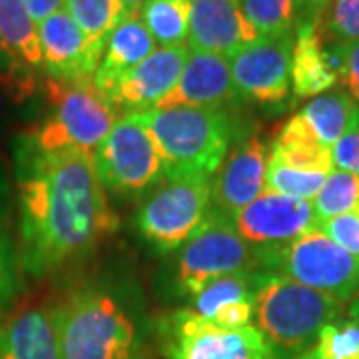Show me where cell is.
<instances>
[{
  "label": "cell",
  "mask_w": 359,
  "mask_h": 359,
  "mask_svg": "<svg viewBox=\"0 0 359 359\" xmlns=\"http://www.w3.org/2000/svg\"><path fill=\"white\" fill-rule=\"evenodd\" d=\"M62 359H144L134 320L106 292L82 290L54 302Z\"/></svg>",
  "instance_id": "277c9868"
},
{
  "label": "cell",
  "mask_w": 359,
  "mask_h": 359,
  "mask_svg": "<svg viewBox=\"0 0 359 359\" xmlns=\"http://www.w3.org/2000/svg\"><path fill=\"white\" fill-rule=\"evenodd\" d=\"M257 268L256 248L238 233L230 218L210 212L202 226L182 245L176 259V283L182 294L194 297L205 283L222 276Z\"/></svg>",
  "instance_id": "9c48e42d"
},
{
  "label": "cell",
  "mask_w": 359,
  "mask_h": 359,
  "mask_svg": "<svg viewBox=\"0 0 359 359\" xmlns=\"http://www.w3.org/2000/svg\"><path fill=\"white\" fill-rule=\"evenodd\" d=\"M320 22L330 42H355L359 40V0H330Z\"/></svg>",
  "instance_id": "4dcf8cb0"
},
{
  "label": "cell",
  "mask_w": 359,
  "mask_h": 359,
  "mask_svg": "<svg viewBox=\"0 0 359 359\" xmlns=\"http://www.w3.org/2000/svg\"><path fill=\"white\" fill-rule=\"evenodd\" d=\"M66 0H25V6L30 18L39 25L42 20H46L48 16L65 8Z\"/></svg>",
  "instance_id": "8d00e7d4"
},
{
  "label": "cell",
  "mask_w": 359,
  "mask_h": 359,
  "mask_svg": "<svg viewBox=\"0 0 359 359\" xmlns=\"http://www.w3.org/2000/svg\"><path fill=\"white\" fill-rule=\"evenodd\" d=\"M190 13V0H146L140 18L160 46H176L188 40Z\"/></svg>",
  "instance_id": "d4e9b609"
},
{
  "label": "cell",
  "mask_w": 359,
  "mask_h": 359,
  "mask_svg": "<svg viewBox=\"0 0 359 359\" xmlns=\"http://www.w3.org/2000/svg\"><path fill=\"white\" fill-rule=\"evenodd\" d=\"M311 204L320 224L355 212L359 208V178L344 170H332Z\"/></svg>",
  "instance_id": "83f0119b"
},
{
  "label": "cell",
  "mask_w": 359,
  "mask_h": 359,
  "mask_svg": "<svg viewBox=\"0 0 359 359\" xmlns=\"http://www.w3.org/2000/svg\"><path fill=\"white\" fill-rule=\"evenodd\" d=\"M18 192V264L42 278L86 257L112 236L120 219L108 202L92 154L40 152L14 142Z\"/></svg>",
  "instance_id": "6da1fadb"
},
{
  "label": "cell",
  "mask_w": 359,
  "mask_h": 359,
  "mask_svg": "<svg viewBox=\"0 0 359 359\" xmlns=\"http://www.w3.org/2000/svg\"><path fill=\"white\" fill-rule=\"evenodd\" d=\"M18 256L16 248L4 236L0 233V318L8 311V308L14 304L16 294H18Z\"/></svg>",
  "instance_id": "d6a6232c"
},
{
  "label": "cell",
  "mask_w": 359,
  "mask_h": 359,
  "mask_svg": "<svg viewBox=\"0 0 359 359\" xmlns=\"http://www.w3.org/2000/svg\"><path fill=\"white\" fill-rule=\"evenodd\" d=\"M190 52L231 56L233 52L259 40L256 28L248 22L240 0H190Z\"/></svg>",
  "instance_id": "e0dca14e"
},
{
  "label": "cell",
  "mask_w": 359,
  "mask_h": 359,
  "mask_svg": "<svg viewBox=\"0 0 359 359\" xmlns=\"http://www.w3.org/2000/svg\"><path fill=\"white\" fill-rule=\"evenodd\" d=\"M36 74L39 72L20 65L0 39V82L8 90V96L14 106L26 102L28 98H32L36 94V90H39Z\"/></svg>",
  "instance_id": "1f68e13d"
},
{
  "label": "cell",
  "mask_w": 359,
  "mask_h": 359,
  "mask_svg": "<svg viewBox=\"0 0 359 359\" xmlns=\"http://www.w3.org/2000/svg\"><path fill=\"white\" fill-rule=\"evenodd\" d=\"M240 6L259 39H283L295 34L299 22L295 0H240Z\"/></svg>",
  "instance_id": "484cf974"
},
{
  "label": "cell",
  "mask_w": 359,
  "mask_h": 359,
  "mask_svg": "<svg viewBox=\"0 0 359 359\" xmlns=\"http://www.w3.org/2000/svg\"><path fill=\"white\" fill-rule=\"evenodd\" d=\"M0 359H62L54 302L28 299L0 318Z\"/></svg>",
  "instance_id": "2e32d148"
},
{
  "label": "cell",
  "mask_w": 359,
  "mask_h": 359,
  "mask_svg": "<svg viewBox=\"0 0 359 359\" xmlns=\"http://www.w3.org/2000/svg\"><path fill=\"white\" fill-rule=\"evenodd\" d=\"M259 269L222 276L192 297V311L219 327H248L254 320V299Z\"/></svg>",
  "instance_id": "ffe728a7"
},
{
  "label": "cell",
  "mask_w": 359,
  "mask_h": 359,
  "mask_svg": "<svg viewBox=\"0 0 359 359\" xmlns=\"http://www.w3.org/2000/svg\"><path fill=\"white\" fill-rule=\"evenodd\" d=\"M294 359H320L318 358V353H316V349L311 347V349H308V351H304V353H299L297 358Z\"/></svg>",
  "instance_id": "b9f144b4"
},
{
  "label": "cell",
  "mask_w": 359,
  "mask_h": 359,
  "mask_svg": "<svg viewBox=\"0 0 359 359\" xmlns=\"http://www.w3.org/2000/svg\"><path fill=\"white\" fill-rule=\"evenodd\" d=\"M351 311L359 313V290H358V294H355V302H353V306H351Z\"/></svg>",
  "instance_id": "7bdbcfd3"
},
{
  "label": "cell",
  "mask_w": 359,
  "mask_h": 359,
  "mask_svg": "<svg viewBox=\"0 0 359 359\" xmlns=\"http://www.w3.org/2000/svg\"><path fill=\"white\" fill-rule=\"evenodd\" d=\"M65 8L80 30L96 42H106L110 32L128 16L120 0H66Z\"/></svg>",
  "instance_id": "4316f807"
},
{
  "label": "cell",
  "mask_w": 359,
  "mask_h": 359,
  "mask_svg": "<svg viewBox=\"0 0 359 359\" xmlns=\"http://www.w3.org/2000/svg\"><path fill=\"white\" fill-rule=\"evenodd\" d=\"M259 268L349 302L359 290V257L346 252L323 231L311 230L290 244L256 250Z\"/></svg>",
  "instance_id": "8992f818"
},
{
  "label": "cell",
  "mask_w": 359,
  "mask_h": 359,
  "mask_svg": "<svg viewBox=\"0 0 359 359\" xmlns=\"http://www.w3.org/2000/svg\"><path fill=\"white\" fill-rule=\"evenodd\" d=\"M240 102L226 56L190 52L176 86L156 108H219L230 110Z\"/></svg>",
  "instance_id": "9a60e30c"
},
{
  "label": "cell",
  "mask_w": 359,
  "mask_h": 359,
  "mask_svg": "<svg viewBox=\"0 0 359 359\" xmlns=\"http://www.w3.org/2000/svg\"><path fill=\"white\" fill-rule=\"evenodd\" d=\"M92 158L104 188L118 196H140L166 180L164 160L138 112L120 118Z\"/></svg>",
  "instance_id": "ba28073f"
},
{
  "label": "cell",
  "mask_w": 359,
  "mask_h": 359,
  "mask_svg": "<svg viewBox=\"0 0 359 359\" xmlns=\"http://www.w3.org/2000/svg\"><path fill=\"white\" fill-rule=\"evenodd\" d=\"M294 36L259 39L228 56L231 80L240 100L280 106L292 90Z\"/></svg>",
  "instance_id": "8fae6325"
},
{
  "label": "cell",
  "mask_w": 359,
  "mask_h": 359,
  "mask_svg": "<svg viewBox=\"0 0 359 359\" xmlns=\"http://www.w3.org/2000/svg\"><path fill=\"white\" fill-rule=\"evenodd\" d=\"M231 222L238 233L256 250L290 244L295 238L320 228V219L309 200H295L268 190L240 210Z\"/></svg>",
  "instance_id": "7c38bea8"
},
{
  "label": "cell",
  "mask_w": 359,
  "mask_h": 359,
  "mask_svg": "<svg viewBox=\"0 0 359 359\" xmlns=\"http://www.w3.org/2000/svg\"><path fill=\"white\" fill-rule=\"evenodd\" d=\"M154 50L156 40L142 22L140 13L128 14L106 39L102 60L92 80L96 90L114 104L118 82Z\"/></svg>",
  "instance_id": "44dd1931"
},
{
  "label": "cell",
  "mask_w": 359,
  "mask_h": 359,
  "mask_svg": "<svg viewBox=\"0 0 359 359\" xmlns=\"http://www.w3.org/2000/svg\"><path fill=\"white\" fill-rule=\"evenodd\" d=\"M327 174L320 172H302L268 160V174H266V190L282 194L295 200H313L321 190Z\"/></svg>",
  "instance_id": "f1b7e54d"
},
{
  "label": "cell",
  "mask_w": 359,
  "mask_h": 359,
  "mask_svg": "<svg viewBox=\"0 0 359 359\" xmlns=\"http://www.w3.org/2000/svg\"><path fill=\"white\" fill-rule=\"evenodd\" d=\"M339 80L335 42L325 39L320 18L295 28L292 52V92L295 100L316 98L334 88Z\"/></svg>",
  "instance_id": "d6986e66"
},
{
  "label": "cell",
  "mask_w": 359,
  "mask_h": 359,
  "mask_svg": "<svg viewBox=\"0 0 359 359\" xmlns=\"http://www.w3.org/2000/svg\"><path fill=\"white\" fill-rule=\"evenodd\" d=\"M13 106L14 104L11 100V96H8V90L4 88V84L0 82V124H4L8 120Z\"/></svg>",
  "instance_id": "f35d334b"
},
{
  "label": "cell",
  "mask_w": 359,
  "mask_h": 359,
  "mask_svg": "<svg viewBox=\"0 0 359 359\" xmlns=\"http://www.w3.org/2000/svg\"><path fill=\"white\" fill-rule=\"evenodd\" d=\"M0 39L20 65L34 72L42 70L39 30L25 0H0Z\"/></svg>",
  "instance_id": "cb8c5ba5"
},
{
  "label": "cell",
  "mask_w": 359,
  "mask_h": 359,
  "mask_svg": "<svg viewBox=\"0 0 359 359\" xmlns=\"http://www.w3.org/2000/svg\"><path fill=\"white\" fill-rule=\"evenodd\" d=\"M297 11H299V22H309V20H318L323 16L330 0H295Z\"/></svg>",
  "instance_id": "74e56055"
},
{
  "label": "cell",
  "mask_w": 359,
  "mask_h": 359,
  "mask_svg": "<svg viewBox=\"0 0 359 359\" xmlns=\"http://www.w3.org/2000/svg\"><path fill=\"white\" fill-rule=\"evenodd\" d=\"M320 230L334 240L339 248L359 257V214L358 212H347L337 218L325 219L320 224Z\"/></svg>",
  "instance_id": "836d02e7"
},
{
  "label": "cell",
  "mask_w": 359,
  "mask_h": 359,
  "mask_svg": "<svg viewBox=\"0 0 359 359\" xmlns=\"http://www.w3.org/2000/svg\"><path fill=\"white\" fill-rule=\"evenodd\" d=\"M341 313V302L280 273L259 269L254 321L278 358L294 359L308 351L321 327Z\"/></svg>",
  "instance_id": "7a4b0ae2"
},
{
  "label": "cell",
  "mask_w": 359,
  "mask_h": 359,
  "mask_svg": "<svg viewBox=\"0 0 359 359\" xmlns=\"http://www.w3.org/2000/svg\"><path fill=\"white\" fill-rule=\"evenodd\" d=\"M269 160L302 172L330 174L334 170L332 148L323 146L302 114L292 116L271 144Z\"/></svg>",
  "instance_id": "7402d4cb"
},
{
  "label": "cell",
  "mask_w": 359,
  "mask_h": 359,
  "mask_svg": "<svg viewBox=\"0 0 359 359\" xmlns=\"http://www.w3.org/2000/svg\"><path fill=\"white\" fill-rule=\"evenodd\" d=\"M332 160L335 170H344L359 178V118L332 146Z\"/></svg>",
  "instance_id": "e575fe53"
},
{
  "label": "cell",
  "mask_w": 359,
  "mask_h": 359,
  "mask_svg": "<svg viewBox=\"0 0 359 359\" xmlns=\"http://www.w3.org/2000/svg\"><path fill=\"white\" fill-rule=\"evenodd\" d=\"M8 194V182H6V176H4V170H2V164H0V202L4 200V196Z\"/></svg>",
  "instance_id": "60d3db41"
},
{
  "label": "cell",
  "mask_w": 359,
  "mask_h": 359,
  "mask_svg": "<svg viewBox=\"0 0 359 359\" xmlns=\"http://www.w3.org/2000/svg\"><path fill=\"white\" fill-rule=\"evenodd\" d=\"M313 349L320 359H359V313L321 327Z\"/></svg>",
  "instance_id": "f546056e"
},
{
  "label": "cell",
  "mask_w": 359,
  "mask_h": 359,
  "mask_svg": "<svg viewBox=\"0 0 359 359\" xmlns=\"http://www.w3.org/2000/svg\"><path fill=\"white\" fill-rule=\"evenodd\" d=\"M166 359H280L256 325L228 330L178 309L162 321Z\"/></svg>",
  "instance_id": "30bf717a"
},
{
  "label": "cell",
  "mask_w": 359,
  "mask_h": 359,
  "mask_svg": "<svg viewBox=\"0 0 359 359\" xmlns=\"http://www.w3.org/2000/svg\"><path fill=\"white\" fill-rule=\"evenodd\" d=\"M190 56L188 44L160 46L126 76L118 82L114 104L128 112H144L156 108L158 102L176 86L184 65Z\"/></svg>",
  "instance_id": "ac0fdd59"
},
{
  "label": "cell",
  "mask_w": 359,
  "mask_h": 359,
  "mask_svg": "<svg viewBox=\"0 0 359 359\" xmlns=\"http://www.w3.org/2000/svg\"><path fill=\"white\" fill-rule=\"evenodd\" d=\"M208 176H170L150 194L136 214V228L158 254L174 252L190 240L210 214Z\"/></svg>",
  "instance_id": "52a82bcc"
},
{
  "label": "cell",
  "mask_w": 359,
  "mask_h": 359,
  "mask_svg": "<svg viewBox=\"0 0 359 359\" xmlns=\"http://www.w3.org/2000/svg\"><path fill=\"white\" fill-rule=\"evenodd\" d=\"M0 233H2V224H0Z\"/></svg>",
  "instance_id": "ee69618b"
},
{
  "label": "cell",
  "mask_w": 359,
  "mask_h": 359,
  "mask_svg": "<svg viewBox=\"0 0 359 359\" xmlns=\"http://www.w3.org/2000/svg\"><path fill=\"white\" fill-rule=\"evenodd\" d=\"M323 146L332 148L359 118V104L347 92H325L299 112Z\"/></svg>",
  "instance_id": "603a6c76"
},
{
  "label": "cell",
  "mask_w": 359,
  "mask_h": 359,
  "mask_svg": "<svg viewBox=\"0 0 359 359\" xmlns=\"http://www.w3.org/2000/svg\"><path fill=\"white\" fill-rule=\"evenodd\" d=\"M355 212H358V214H359V208H358V210H355Z\"/></svg>",
  "instance_id": "f6af8a7d"
},
{
  "label": "cell",
  "mask_w": 359,
  "mask_h": 359,
  "mask_svg": "<svg viewBox=\"0 0 359 359\" xmlns=\"http://www.w3.org/2000/svg\"><path fill=\"white\" fill-rule=\"evenodd\" d=\"M339 58V80L347 94L359 104V40L355 42H335Z\"/></svg>",
  "instance_id": "d590c367"
},
{
  "label": "cell",
  "mask_w": 359,
  "mask_h": 359,
  "mask_svg": "<svg viewBox=\"0 0 359 359\" xmlns=\"http://www.w3.org/2000/svg\"><path fill=\"white\" fill-rule=\"evenodd\" d=\"M170 176H212L230 152L231 118L219 108H150L138 112Z\"/></svg>",
  "instance_id": "3957f363"
},
{
  "label": "cell",
  "mask_w": 359,
  "mask_h": 359,
  "mask_svg": "<svg viewBox=\"0 0 359 359\" xmlns=\"http://www.w3.org/2000/svg\"><path fill=\"white\" fill-rule=\"evenodd\" d=\"M268 160V144L257 132L248 134L233 146L212 182L210 198L214 212L231 219L252 204L266 188Z\"/></svg>",
  "instance_id": "5bb4252c"
},
{
  "label": "cell",
  "mask_w": 359,
  "mask_h": 359,
  "mask_svg": "<svg viewBox=\"0 0 359 359\" xmlns=\"http://www.w3.org/2000/svg\"><path fill=\"white\" fill-rule=\"evenodd\" d=\"M46 98L50 106L46 116L20 134L40 152L78 150L94 154L118 122L120 108L104 98L92 80H46Z\"/></svg>",
  "instance_id": "5b68a950"
},
{
  "label": "cell",
  "mask_w": 359,
  "mask_h": 359,
  "mask_svg": "<svg viewBox=\"0 0 359 359\" xmlns=\"http://www.w3.org/2000/svg\"><path fill=\"white\" fill-rule=\"evenodd\" d=\"M42 72L56 82L94 80L106 42L90 40L66 8L36 25Z\"/></svg>",
  "instance_id": "4fadbf2b"
},
{
  "label": "cell",
  "mask_w": 359,
  "mask_h": 359,
  "mask_svg": "<svg viewBox=\"0 0 359 359\" xmlns=\"http://www.w3.org/2000/svg\"><path fill=\"white\" fill-rule=\"evenodd\" d=\"M122 4H124V8H126V13L134 14V13H140L142 4L146 2V0H120Z\"/></svg>",
  "instance_id": "ab89813d"
}]
</instances>
